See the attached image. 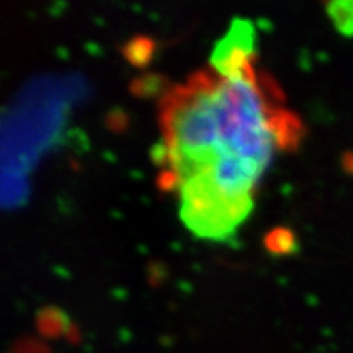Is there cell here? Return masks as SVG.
<instances>
[{"label":"cell","mask_w":353,"mask_h":353,"mask_svg":"<svg viewBox=\"0 0 353 353\" xmlns=\"http://www.w3.org/2000/svg\"><path fill=\"white\" fill-rule=\"evenodd\" d=\"M330 8L337 10H330V15L335 20V25L342 32L353 33V3H334V6H330Z\"/></svg>","instance_id":"6da1fadb"}]
</instances>
